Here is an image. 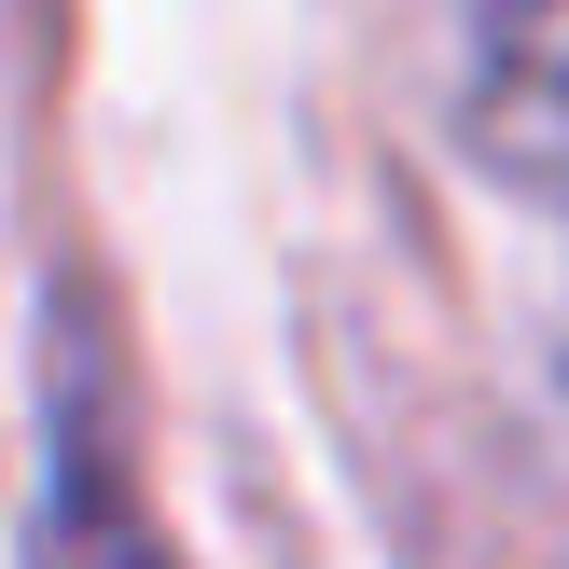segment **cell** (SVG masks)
<instances>
[{
    "label": "cell",
    "instance_id": "1",
    "mask_svg": "<svg viewBox=\"0 0 569 569\" xmlns=\"http://www.w3.org/2000/svg\"><path fill=\"white\" fill-rule=\"evenodd\" d=\"M459 126L500 181L569 194V0H459Z\"/></svg>",
    "mask_w": 569,
    "mask_h": 569
},
{
    "label": "cell",
    "instance_id": "2",
    "mask_svg": "<svg viewBox=\"0 0 569 569\" xmlns=\"http://www.w3.org/2000/svg\"><path fill=\"white\" fill-rule=\"evenodd\" d=\"M42 569H167L98 431H56V515H42Z\"/></svg>",
    "mask_w": 569,
    "mask_h": 569
}]
</instances>
